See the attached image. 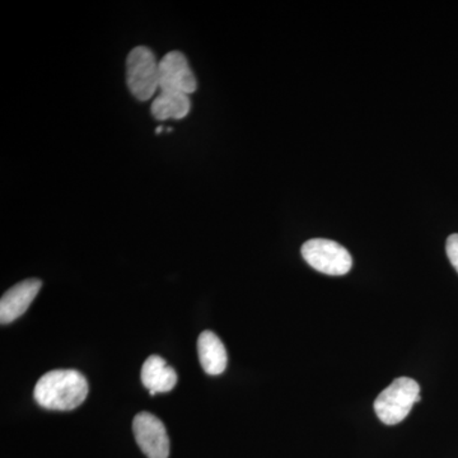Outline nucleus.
<instances>
[{"label": "nucleus", "instance_id": "1", "mask_svg": "<svg viewBox=\"0 0 458 458\" xmlns=\"http://www.w3.org/2000/svg\"><path fill=\"white\" fill-rule=\"evenodd\" d=\"M89 382L74 369H56L45 373L33 390L36 403L42 408L69 411L77 409L89 396Z\"/></svg>", "mask_w": 458, "mask_h": 458}, {"label": "nucleus", "instance_id": "2", "mask_svg": "<svg viewBox=\"0 0 458 458\" xmlns=\"http://www.w3.org/2000/svg\"><path fill=\"white\" fill-rule=\"evenodd\" d=\"M420 401V387L414 379L401 377L378 394L375 403L377 417L387 426L399 424L408 417L414 403Z\"/></svg>", "mask_w": 458, "mask_h": 458}, {"label": "nucleus", "instance_id": "3", "mask_svg": "<svg viewBox=\"0 0 458 458\" xmlns=\"http://www.w3.org/2000/svg\"><path fill=\"white\" fill-rule=\"evenodd\" d=\"M126 83L140 101H148L159 92V62L152 50L138 47L131 51L126 59Z\"/></svg>", "mask_w": 458, "mask_h": 458}, {"label": "nucleus", "instance_id": "4", "mask_svg": "<svg viewBox=\"0 0 458 458\" xmlns=\"http://www.w3.org/2000/svg\"><path fill=\"white\" fill-rule=\"evenodd\" d=\"M304 260L327 276H345L352 267V259L348 250L335 241L315 238L302 246Z\"/></svg>", "mask_w": 458, "mask_h": 458}, {"label": "nucleus", "instance_id": "5", "mask_svg": "<svg viewBox=\"0 0 458 458\" xmlns=\"http://www.w3.org/2000/svg\"><path fill=\"white\" fill-rule=\"evenodd\" d=\"M197 89V77L182 53L171 51L159 60V92L190 96Z\"/></svg>", "mask_w": 458, "mask_h": 458}, {"label": "nucleus", "instance_id": "6", "mask_svg": "<svg viewBox=\"0 0 458 458\" xmlns=\"http://www.w3.org/2000/svg\"><path fill=\"white\" fill-rule=\"evenodd\" d=\"M135 441L148 458H168L170 439L165 424L150 412H140L132 421Z\"/></svg>", "mask_w": 458, "mask_h": 458}, {"label": "nucleus", "instance_id": "7", "mask_svg": "<svg viewBox=\"0 0 458 458\" xmlns=\"http://www.w3.org/2000/svg\"><path fill=\"white\" fill-rule=\"evenodd\" d=\"M42 286L41 280L27 279L12 286L0 300V322L11 324L29 310Z\"/></svg>", "mask_w": 458, "mask_h": 458}, {"label": "nucleus", "instance_id": "8", "mask_svg": "<svg viewBox=\"0 0 458 458\" xmlns=\"http://www.w3.org/2000/svg\"><path fill=\"white\" fill-rule=\"evenodd\" d=\"M141 384L149 390L150 396L170 393L177 384V373L167 361L158 355H152L144 361L140 373Z\"/></svg>", "mask_w": 458, "mask_h": 458}, {"label": "nucleus", "instance_id": "9", "mask_svg": "<svg viewBox=\"0 0 458 458\" xmlns=\"http://www.w3.org/2000/svg\"><path fill=\"white\" fill-rule=\"evenodd\" d=\"M198 354L201 367L208 375H222L227 369V351L222 340L213 331H203L199 336Z\"/></svg>", "mask_w": 458, "mask_h": 458}, {"label": "nucleus", "instance_id": "10", "mask_svg": "<svg viewBox=\"0 0 458 458\" xmlns=\"http://www.w3.org/2000/svg\"><path fill=\"white\" fill-rule=\"evenodd\" d=\"M190 110L191 102L189 96L172 92H158L150 108L155 119L161 122L168 119H183L188 116Z\"/></svg>", "mask_w": 458, "mask_h": 458}, {"label": "nucleus", "instance_id": "11", "mask_svg": "<svg viewBox=\"0 0 458 458\" xmlns=\"http://www.w3.org/2000/svg\"><path fill=\"white\" fill-rule=\"evenodd\" d=\"M445 250H447V256L450 259L451 264L454 265V269L458 273V234H452V236L448 237Z\"/></svg>", "mask_w": 458, "mask_h": 458}, {"label": "nucleus", "instance_id": "12", "mask_svg": "<svg viewBox=\"0 0 458 458\" xmlns=\"http://www.w3.org/2000/svg\"><path fill=\"white\" fill-rule=\"evenodd\" d=\"M162 131H164V126H159L156 131L157 134H161Z\"/></svg>", "mask_w": 458, "mask_h": 458}]
</instances>
